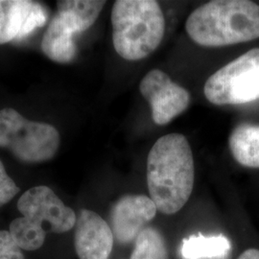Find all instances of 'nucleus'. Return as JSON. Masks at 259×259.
Here are the masks:
<instances>
[{
    "instance_id": "obj_1",
    "label": "nucleus",
    "mask_w": 259,
    "mask_h": 259,
    "mask_svg": "<svg viewBox=\"0 0 259 259\" xmlns=\"http://www.w3.org/2000/svg\"><path fill=\"white\" fill-rule=\"evenodd\" d=\"M194 158L184 135L169 134L157 139L147 157L149 194L157 210L179 212L193 191Z\"/></svg>"
},
{
    "instance_id": "obj_2",
    "label": "nucleus",
    "mask_w": 259,
    "mask_h": 259,
    "mask_svg": "<svg viewBox=\"0 0 259 259\" xmlns=\"http://www.w3.org/2000/svg\"><path fill=\"white\" fill-rule=\"evenodd\" d=\"M202 47H221L259 37V5L248 0H212L195 9L185 23Z\"/></svg>"
},
{
    "instance_id": "obj_3",
    "label": "nucleus",
    "mask_w": 259,
    "mask_h": 259,
    "mask_svg": "<svg viewBox=\"0 0 259 259\" xmlns=\"http://www.w3.org/2000/svg\"><path fill=\"white\" fill-rule=\"evenodd\" d=\"M112 42L116 53L127 61L151 55L165 32V19L155 0H117L111 10Z\"/></svg>"
},
{
    "instance_id": "obj_4",
    "label": "nucleus",
    "mask_w": 259,
    "mask_h": 259,
    "mask_svg": "<svg viewBox=\"0 0 259 259\" xmlns=\"http://www.w3.org/2000/svg\"><path fill=\"white\" fill-rule=\"evenodd\" d=\"M54 126L29 120L14 109L0 110V147L25 163H40L53 158L60 147Z\"/></svg>"
},
{
    "instance_id": "obj_5",
    "label": "nucleus",
    "mask_w": 259,
    "mask_h": 259,
    "mask_svg": "<svg viewBox=\"0 0 259 259\" xmlns=\"http://www.w3.org/2000/svg\"><path fill=\"white\" fill-rule=\"evenodd\" d=\"M204 96L217 106L241 105L259 99V48L224 65L205 82Z\"/></svg>"
},
{
    "instance_id": "obj_6",
    "label": "nucleus",
    "mask_w": 259,
    "mask_h": 259,
    "mask_svg": "<svg viewBox=\"0 0 259 259\" xmlns=\"http://www.w3.org/2000/svg\"><path fill=\"white\" fill-rule=\"evenodd\" d=\"M18 209L27 221L46 232L64 233L72 230L77 221L75 211L48 186H35L18 201Z\"/></svg>"
},
{
    "instance_id": "obj_7",
    "label": "nucleus",
    "mask_w": 259,
    "mask_h": 259,
    "mask_svg": "<svg viewBox=\"0 0 259 259\" xmlns=\"http://www.w3.org/2000/svg\"><path fill=\"white\" fill-rule=\"evenodd\" d=\"M139 91L150 104L153 120L157 125H166L182 114L191 100L185 88L159 69H153L143 77Z\"/></svg>"
},
{
    "instance_id": "obj_8",
    "label": "nucleus",
    "mask_w": 259,
    "mask_h": 259,
    "mask_svg": "<svg viewBox=\"0 0 259 259\" xmlns=\"http://www.w3.org/2000/svg\"><path fill=\"white\" fill-rule=\"evenodd\" d=\"M46 6L31 0H0V46L21 40L47 23Z\"/></svg>"
},
{
    "instance_id": "obj_9",
    "label": "nucleus",
    "mask_w": 259,
    "mask_h": 259,
    "mask_svg": "<svg viewBox=\"0 0 259 259\" xmlns=\"http://www.w3.org/2000/svg\"><path fill=\"white\" fill-rule=\"evenodd\" d=\"M157 208L145 195H125L111 207V228L114 238L120 244L136 240L147 223L157 215Z\"/></svg>"
},
{
    "instance_id": "obj_10",
    "label": "nucleus",
    "mask_w": 259,
    "mask_h": 259,
    "mask_svg": "<svg viewBox=\"0 0 259 259\" xmlns=\"http://www.w3.org/2000/svg\"><path fill=\"white\" fill-rule=\"evenodd\" d=\"M114 236L111 226L96 212L82 209L75 224L74 246L80 259H109Z\"/></svg>"
},
{
    "instance_id": "obj_11",
    "label": "nucleus",
    "mask_w": 259,
    "mask_h": 259,
    "mask_svg": "<svg viewBox=\"0 0 259 259\" xmlns=\"http://www.w3.org/2000/svg\"><path fill=\"white\" fill-rule=\"evenodd\" d=\"M75 35L73 28L56 13L42 37L41 50L47 58L56 63L68 64L77 55Z\"/></svg>"
},
{
    "instance_id": "obj_12",
    "label": "nucleus",
    "mask_w": 259,
    "mask_h": 259,
    "mask_svg": "<svg viewBox=\"0 0 259 259\" xmlns=\"http://www.w3.org/2000/svg\"><path fill=\"white\" fill-rule=\"evenodd\" d=\"M229 146L234 159L242 166L259 168V126L241 123L232 130Z\"/></svg>"
},
{
    "instance_id": "obj_13",
    "label": "nucleus",
    "mask_w": 259,
    "mask_h": 259,
    "mask_svg": "<svg viewBox=\"0 0 259 259\" xmlns=\"http://www.w3.org/2000/svg\"><path fill=\"white\" fill-rule=\"evenodd\" d=\"M105 4L99 0H61L57 1L56 13L80 34L93 26Z\"/></svg>"
},
{
    "instance_id": "obj_14",
    "label": "nucleus",
    "mask_w": 259,
    "mask_h": 259,
    "mask_svg": "<svg viewBox=\"0 0 259 259\" xmlns=\"http://www.w3.org/2000/svg\"><path fill=\"white\" fill-rule=\"evenodd\" d=\"M231 249V242L224 235L198 234L184 239L181 252L184 259H222Z\"/></svg>"
},
{
    "instance_id": "obj_15",
    "label": "nucleus",
    "mask_w": 259,
    "mask_h": 259,
    "mask_svg": "<svg viewBox=\"0 0 259 259\" xmlns=\"http://www.w3.org/2000/svg\"><path fill=\"white\" fill-rule=\"evenodd\" d=\"M131 259H169L166 242L157 229L146 227L135 240Z\"/></svg>"
},
{
    "instance_id": "obj_16",
    "label": "nucleus",
    "mask_w": 259,
    "mask_h": 259,
    "mask_svg": "<svg viewBox=\"0 0 259 259\" xmlns=\"http://www.w3.org/2000/svg\"><path fill=\"white\" fill-rule=\"evenodd\" d=\"M9 232L21 250H37L44 245L47 232L19 217L10 224Z\"/></svg>"
},
{
    "instance_id": "obj_17",
    "label": "nucleus",
    "mask_w": 259,
    "mask_h": 259,
    "mask_svg": "<svg viewBox=\"0 0 259 259\" xmlns=\"http://www.w3.org/2000/svg\"><path fill=\"white\" fill-rule=\"evenodd\" d=\"M19 191V186L7 174L3 162L0 160V207L8 204Z\"/></svg>"
},
{
    "instance_id": "obj_18",
    "label": "nucleus",
    "mask_w": 259,
    "mask_h": 259,
    "mask_svg": "<svg viewBox=\"0 0 259 259\" xmlns=\"http://www.w3.org/2000/svg\"><path fill=\"white\" fill-rule=\"evenodd\" d=\"M21 250L9 232L0 231V259H24Z\"/></svg>"
},
{
    "instance_id": "obj_19",
    "label": "nucleus",
    "mask_w": 259,
    "mask_h": 259,
    "mask_svg": "<svg viewBox=\"0 0 259 259\" xmlns=\"http://www.w3.org/2000/svg\"><path fill=\"white\" fill-rule=\"evenodd\" d=\"M237 259H259V250L257 249H248L243 251Z\"/></svg>"
}]
</instances>
